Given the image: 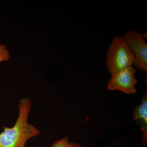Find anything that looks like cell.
I'll return each instance as SVG.
<instances>
[{"instance_id":"6","label":"cell","mask_w":147,"mask_h":147,"mask_svg":"<svg viewBox=\"0 0 147 147\" xmlns=\"http://www.w3.org/2000/svg\"><path fill=\"white\" fill-rule=\"evenodd\" d=\"M10 57V53L6 45L0 41V63L9 60Z\"/></svg>"},{"instance_id":"3","label":"cell","mask_w":147,"mask_h":147,"mask_svg":"<svg viewBox=\"0 0 147 147\" xmlns=\"http://www.w3.org/2000/svg\"><path fill=\"white\" fill-rule=\"evenodd\" d=\"M147 33L142 34L136 30L126 32L124 38L134 57V67L142 71H147V44L144 39Z\"/></svg>"},{"instance_id":"7","label":"cell","mask_w":147,"mask_h":147,"mask_svg":"<svg viewBox=\"0 0 147 147\" xmlns=\"http://www.w3.org/2000/svg\"><path fill=\"white\" fill-rule=\"evenodd\" d=\"M69 142L68 137L65 136L55 142L51 146L46 147H66Z\"/></svg>"},{"instance_id":"2","label":"cell","mask_w":147,"mask_h":147,"mask_svg":"<svg viewBox=\"0 0 147 147\" xmlns=\"http://www.w3.org/2000/svg\"><path fill=\"white\" fill-rule=\"evenodd\" d=\"M106 59L107 68L111 75L133 65L134 55L123 37L114 38L107 51Z\"/></svg>"},{"instance_id":"5","label":"cell","mask_w":147,"mask_h":147,"mask_svg":"<svg viewBox=\"0 0 147 147\" xmlns=\"http://www.w3.org/2000/svg\"><path fill=\"white\" fill-rule=\"evenodd\" d=\"M133 119L137 122L142 132V145L147 144V93L144 94L141 103L134 109Z\"/></svg>"},{"instance_id":"1","label":"cell","mask_w":147,"mask_h":147,"mask_svg":"<svg viewBox=\"0 0 147 147\" xmlns=\"http://www.w3.org/2000/svg\"><path fill=\"white\" fill-rule=\"evenodd\" d=\"M32 100L24 98L19 100L18 115L12 127H3L0 133V147H26L27 142L40 133L39 129L29 123L28 117Z\"/></svg>"},{"instance_id":"8","label":"cell","mask_w":147,"mask_h":147,"mask_svg":"<svg viewBox=\"0 0 147 147\" xmlns=\"http://www.w3.org/2000/svg\"><path fill=\"white\" fill-rule=\"evenodd\" d=\"M66 147H83L81 145L79 144H76L74 143H68V144L67 146Z\"/></svg>"},{"instance_id":"4","label":"cell","mask_w":147,"mask_h":147,"mask_svg":"<svg viewBox=\"0 0 147 147\" xmlns=\"http://www.w3.org/2000/svg\"><path fill=\"white\" fill-rule=\"evenodd\" d=\"M136 73V69L130 67L111 75L107 89L111 91H120L126 94H135L137 92Z\"/></svg>"}]
</instances>
